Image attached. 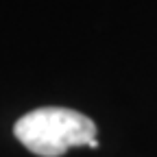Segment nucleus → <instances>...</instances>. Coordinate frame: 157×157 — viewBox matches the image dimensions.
<instances>
[{"instance_id":"obj_1","label":"nucleus","mask_w":157,"mask_h":157,"mask_svg":"<svg viewBox=\"0 0 157 157\" xmlns=\"http://www.w3.org/2000/svg\"><path fill=\"white\" fill-rule=\"evenodd\" d=\"M13 133L39 157H59L72 146H98L96 124L87 116L66 107H39L29 111L15 122Z\"/></svg>"}]
</instances>
